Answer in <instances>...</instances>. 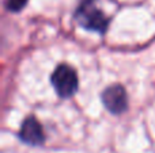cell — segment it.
<instances>
[{"label":"cell","instance_id":"obj_1","mask_svg":"<svg viewBox=\"0 0 155 153\" xmlns=\"http://www.w3.org/2000/svg\"><path fill=\"white\" fill-rule=\"evenodd\" d=\"M76 20L80 26L87 30L101 33L104 34L109 24V18L105 15V12L98 7V3L95 0H83L75 14Z\"/></svg>","mask_w":155,"mask_h":153},{"label":"cell","instance_id":"obj_2","mask_svg":"<svg viewBox=\"0 0 155 153\" xmlns=\"http://www.w3.org/2000/svg\"><path fill=\"white\" fill-rule=\"evenodd\" d=\"M52 84L61 98L72 96L78 89L76 70L67 64H60L52 73Z\"/></svg>","mask_w":155,"mask_h":153},{"label":"cell","instance_id":"obj_3","mask_svg":"<svg viewBox=\"0 0 155 153\" xmlns=\"http://www.w3.org/2000/svg\"><path fill=\"white\" fill-rule=\"evenodd\" d=\"M102 102L105 107L113 114H120L128 107V98L123 86L113 84L102 92Z\"/></svg>","mask_w":155,"mask_h":153},{"label":"cell","instance_id":"obj_4","mask_svg":"<svg viewBox=\"0 0 155 153\" xmlns=\"http://www.w3.org/2000/svg\"><path fill=\"white\" fill-rule=\"evenodd\" d=\"M19 137L25 144H29V145H41L45 141L42 126L34 117H29L23 121L21 132H19Z\"/></svg>","mask_w":155,"mask_h":153},{"label":"cell","instance_id":"obj_5","mask_svg":"<svg viewBox=\"0 0 155 153\" xmlns=\"http://www.w3.org/2000/svg\"><path fill=\"white\" fill-rule=\"evenodd\" d=\"M26 3L27 0H7L5 2V7H7V10L12 11V12H18V11H21L26 5Z\"/></svg>","mask_w":155,"mask_h":153}]
</instances>
